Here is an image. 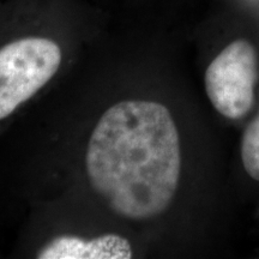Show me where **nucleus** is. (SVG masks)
I'll return each mask as SVG.
<instances>
[{"mask_svg":"<svg viewBox=\"0 0 259 259\" xmlns=\"http://www.w3.org/2000/svg\"><path fill=\"white\" fill-rule=\"evenodd\" d=\"M85 167L94 191L116 215L132 221L161 215L176 196L181 171L169 109L144 100L112 106L93 130Z\"/></svg>","mask_w":259,"mask_h":259,"instance_id":"obj_1","label":"nucleus"},{"mask_svg":"<svg viewBox=\"0 0 259 259\" xmlns=\"http://www.w3.org/2000/svg\"><path fill=\"white\" fill-rule=\"evenodd\" d=\"M61 61L63 46L45 32L24 34L0 47V120L46 85Z\"/></svg>","mask_w":259,"mask_h":259,"instance_id":"obj_2","label":"nucleus"},{"mask_svg":"<svg viewBox=\"0 0 259 259\" xmlns=\"http://www.w3.org/2000/svg\"><path fill=\"white\" fill-rule=\"evenodd\" d=\"M258 58L247 40H235L213 58L205 72V92L227 119H240L254 102Z\"/></svg>","mask_w":259,"mask_h":259,"instance_id":"obj_3","label":"nucleus"},{"mask_svg":"<svg viewBox=\"0 0 259 259\" xmlns=\"http://www.w3.org/2000/svg\"><path fill=\"white\" fill-rule=\"evenodd\" d=\"M134 255L127 239L119 234H105L85 240L61 235L52 239L38 251V259H130Z\"/></svg>","mask_w":259,"mask_h":259,"instance_id":"obj_4","label":"nucleus"},{"mask_svg":"<svg viewBox=\"0 0 259 259\" xmlns=\"http://www.w3.org/2000/svg\"><path fill=\"white\" fill-rule=\"evenodd\" d=\"M241 161L246 173L259 181V114L245 130L241 141Z\"/></svg>","mask_w":259,"mask_h":259,"instance_id":"obj_5","label":"nucleus"}]
</instances>
